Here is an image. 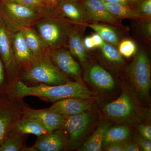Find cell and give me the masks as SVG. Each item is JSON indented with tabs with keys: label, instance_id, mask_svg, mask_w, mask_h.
Segmentation results:
<instances>
[{
	"label": "cell",
	"instance_id": "cell-11",
	"mask_svg": "<svg viewBox=\"0 0 151 151\" xmlns=\"http://www.w3.org/2000/svg\"><path fill=\"white\" fill-rule=\"evenodd\" d=\"M93 102L91 99L67 98L54 102L45 110L64 116H72L91 109Z\"/></svg>",
	"mask_w": 151,
	"mask_h": 151
},
{
	"label": "cell",
	"instance_id": "cell-3",
	"mask_svg": "<svg viewBox=\"0 0 151 151\" xmlns=\"http://www.w3.org/2000/svg\"><path fill=\"white\" fill-rule=\"evenodd\" d=\"M127 72L137 97L143 101L149 100L151 86V67L145 52L141 50L138 52L127 68Z\"/></svg>",
	"mask_w": 151,
	"mask_h": 151
},
{
	"label": "cell",
	"instance_id": "cell-10",
	"mask_svg": "<svg viewBox=\"0 0 151 151\" xmlns=\"http://www.w3.org/2000/svg\"><path fill=\"white\" fill-rule=\"evenodd\" d=\"M50 55L52 62L60 71L73 78L76 82L84 84L80 65L69 52L63 49L57 50L50 53Z\"/></svg>",
	"mask_w": 151,
	"mask_h": 151
},
{
	"label": "cell",
	"instance_id": "cell-18",
	"mask_svg": "<svg viewBox=\"0 0 151 151\" xmlns=\"http://www.w3.org/2000/svg\"><path fill=\"white\" fill-rule=\"evenodd\" d=\"M103 1L109 12L115 17L140 20H147L149 18L139 12L133 10L126 5L120 3L106 2Z\"/></svg>",
	"mask_w": 151,
	"mask_h": 151
},
{
	"label": "cell",
	"instance_id": "cell-19",
	"mask_svg": "<svg viewBox=\"0 0 151 151\" xmlns=\"http://www.w3.org/2000/svg\"><path fill=\"white\" fill-rule=\"evenodd\" d=\"M110 124L105 122L100 124L92 136L81 146L80 151H100L102 150L103 140L106 131Z\"/></svg>",
	"mask_w": 151,
	"mask_h": 151
},
{
	"label": "cell",
	"instance_id": "cell-7",
	"mask_svg": "<svg viewBox=\"0 0 151 151\" xmlns=\"http://www.w3.org/2000/svg\"><path fill=\"white\" fill-rule=\"evenodd\" d=\"M32 147H24L22 151H60L67 149V136L62 128L37 137Z\"/></svg>",
	"mask_w": 151,
	"mask_h": 151
},
{
	"label": "cell",
	"instance_id": "cell-36",
	"mask_svg": "<svg viewBox=\"0 0 151 151\" xmlns=\"http://www.w3.org/2000/svg\"><path fill=\"white\" fill-rule=\"evenodd\" d=\"M83 43L85 48L87 49H92L95 47L91 37H87L85 38L84 39Z\"/></svg>",
	"mask_w": 151,
	"mask_h": 151
},
{
	"label": "cell",
	"instance_id": "cell-14",
	"mask_svg": "<svg viewBox=\"0 0 151 151\" xmlns=\"http://www.w3.org/2000/svg\"><path fill=\"white\" fill-rule=\"evenodd\" d=\"M86 78L90 84L103 91H110L115 87L113 76L99 65H93L89 68Z\"/></svg>",
	"mask_w": 151,
	"mask_h": 151
},
{
	"label": "cell",
	"instance_id": "cell-41",
	"mask_svg": "<svg viewBox=\"0 0 151 151\" xmlns=\"http://www.w3.org/2000/svg\"><path fill=\"white\" fill-rule=\"evenodd\" d=\"M0 19H1V17H0Z\"/></svg>",
	"mask_w": 151,
	"mask_h": 151
},
{
	"label": "cell",
	"instance_id": "cell-15",
	"mask_svg": "<svg viewBox=\"0 0 151 151\" xmlns=\"http://www.w3.org/2000/svg\"><path fill=\"white\" fill-rule=\"evenodd\" d=\"M40 37L46 46L54 47L59 45L63 36L61 27L54 22H41L37 26Z\"/></svg>",
	"mask_w": 151,
	"mask_h": 151
},
{
	"label": "cell",
	"instance_id": "cell-22",
	"mask_svg": "<svg viewBox=\"0 0 151 151\" xmlns=\"http://www.w3.org/2000/svg\"><path fill=\"white\" fill-rule=\"evenodd\" d=\"M68 46L71 54L78 58L82 64H84L87 59L86 48L77 32L73 31L69 34Z\"/></svg>",
	"mask_w": 151,
	"mask_h": 151
},
{
	"label": "cell",
	"instance_id": "cell-30",
	"mask_svg": "<svg viewBox=\"0 0 151 151\" xmlns=\"http://www.w3.org/2000/svg\"><path fill=\"white\" fill-rule=\"evenodd\" d=\"M137 145L139 148L144 151H151V142L150 140L146 139L142 136H137L135 139Z\"/></svg>",
	"mask_w": 151,
	"mask_h": 151
},
{
	"label": "cell",
	"instance_id": "cell-20",
	"mask_svg": "<svg viewBox=\"0 0 151 151\" xmlns=\"http://www.w3.org/2000/svg\"><path fill=\"white\" fill-rule=\"evenodd\" d=\"M23 33L28 46L34 57L39 56L45 52V45L39 36L29 27L20 28Z\"/></svg>",
	"mask_w": 151,
	"mask_h": 151
},
{
	"label": "cell",
	"instance_id": "cell-25",
	"mask_svg": "<svg viewBox=\"0 0 151 151\" xmlns=\"http://www.w3.org/2000/svg\"><path fill=\"white\" fill-rule=\"evenodd\" d=\"M100 47L103 56L109 62L116 64H122L124 62L122 55L114 45L104 42Z\"/></svg>",
	"mask_w": 151,
	"mask_h": 151
},
{
	"label": "cell",
	"instance_id": "cell-28",
	"mask_svg": "<svg viewBox=\"0 0 151 151\" xmlns=\"http://www.w3.org/2000/svg\"><path fill=\"white\" fill-rule=\"evenodd\" d=\"M13 2L20 4L32 8L37 9L41 8L43 6L42 1L39 0H8Z\"/></svg>",
	"mask_w": 151,
	"mask_h": 151
},
{
	"label": "cell",
	"instance_id": "cell-23",
	"mask_svg": "<svg viewBox=\"0 0 151 151\" xmlns=\"http://www.w3.org/2000/svg\"><path fill=\"white\" fill-rule=\"evenodd\" d=\"M26 135L12 129L0 145V151H20L24 147Z\"/></svg>",
	"mask_w": 151,
	"mask_h": 151
},
{
	"label": "cell",
	"instance_id": "cell-32",
	"mask_svg": "<svg viewBox=\"0 0 151 151\" xmlns=\"http://www.w3.org/2000/svg\"><path fill=\"white\" fill-rule=\"evenodd\" d=\"M139 12L147 16L151 15V0H145L142 3L140 8Z\"/></svg>",
	"mask_w": 151,
	"mask_h": 151
},
{
	"label": "cell",
	"instance_id": "cell-9",
	"mask_svg": "<svg viewBox=\"0 0 151 151\" xmlns=\"http://www.w3.org/2000/svg\"><path fill=\"white\" fill-rule=\"evenodd\" d=\"M103 111L108 118L125 120L134 114L136 108L131 94L124 91L116 100L106 104L103 108Z\"/></svg>",
	"mask_w": 151,
	"mask_h": 151
},
{
	"label": "cell",
	"instance_id": "cell-38",
	"mask_svg": "<svg viewBox=\"0 0 151 151\" xmlns=\"http://www.w3.org/2000/svg\"><path fill=\"white\" fill-rule=\"evenodd\" d=\"M51 6H55L57 3V0H45Z\"/></svg>",
	"mask_w": 151,
	"mask_h": 151
},
{
	"label": "cell",
	"instance_id": "cell-29",
	"mask_svg": "<svg viewBox=\"0 0 151 151\" xmlns=\"http://www.w3.org/2000/svg\"><path fill=\"white\" fill-rule=\"evenodd\" d=\"M7 87L8 84L6 83L4 65L0 59V94H5Z\"/></svg>",
	"mask_w": 151,
	"mask_h": 151
},
{
	"label": "cell",
	"instance_id": "cell-34",
	"mask_svg": "<svg viewBox=\"0 0 151 151\" xmlns=\"http://www.w3.org/2000/svg\"><path fill=\"white\" fill-rule=\"evenodd\" d=\"M140 148L137 144L126 141L124 142V151H139Z\"/></svg>",
	"mask_w": 151,
	"mask_h": 151
},
{
	"label": "cell",
	"instance_id": "cell-6",
	"mask_svg": "<svg viewBox=\"0 0 151 151\" xmlns=\"http://www.w3.org/2000/svg\"><path fill=\"white\" fill-rule=\"evenodd\" d=\"M0 54L8 76V85L18 80L17 75V63L15 58L12 35L5 23L0 19Z\"/></svg>",
	"mask_w": 151,
	"mask_h": 151
},
{
	"label": "cell",
	"instance_id": "cell-35",
	"mask_svg": "<svg viewBox=\"0 0 151 151\" xmlns=\"http://www.w3.org/2000/svg\"><path fill=\"white\" fill-rule=\"evenodd\" d=\"M95 47H100L105 42L98 33H94L91 36Z\"/></svg>",
	"mask_w": 151,
	"mask_h": 151
},
{
	"label": "cell",
	"instance_id": "cell-13",
	"mask_svg": "<svg viewBox=\"0 0 151 151\" xmlns=\"http://www.w3.org/2000/svg\"><path fill=\"white\" fill-rule=\"evenodd\" d=\"M84 6L87 16L92 20L123 27L116 17L109 12L102 0H85Z\"/></svg>",
	"mask_w": 151,
	"mask_h": 151
},
{
	"label": "cell",
	"instance_id": "cell-26",
	"mask_svg": "<svg viewBox=\"0 0 151 151\" xmlns=\"http://www.w3.org/2000/svg\"><path fill=\"white\" fill-rule=\"evenodd\" d=\"M61 11L63 15L73 22L79 24L82 23V13L79 8L73 3H64L61 6Z\"/></svg>",
	"mask_w": 151,
	"mask_h": 151
},
{
	"label": "cell",
	"instance_id": "cell-8",
	"mask_svg": "<svg viewBox=\"0 0 151 151\" xmlns=\"http://www.w3.org/2000/svg\"><path fill=\"white\" fill-rule=\"evenodd\" d=\"M4 5L7 17H9L20 28L29 27L41 16V14L39 13L37 9L8 0H5Z\"/></svg>",
	"mask_w": 151,
	"mask_h": 151
},
{
	"label": "cell",
	"instance_id": "cell-21",
	"mask_svg": "<svg viewBox=\"0 0 151 151\" xmlns=\"http://www.w3.org/2000/svg\"><path fill=\"white\" fill-rule=\"evenodd\" d=\"M131 137L130 130L127 126L109 127L105 132L103 145L107 147L112 143L128 141Z\"/></svg>",
	"mask_w": 151,
	"mask_h": 151
},
{
	"label": "cell",
	"instance_id": "cell-33",
	"mask_svg": "<svg viewBox=\"0 0 151 151\" xmlns=\"http://www.w3.org/2000/svg\"><path fill=\"white\" fill-rule=\"evenodd\" d=\"M124 142H117L110 144L106 147L108 151H124Z\"/></svg>",
	"mask_w": 151,
	"mask_h": 151
},
{
	"label": "cell",
	"instance_id": "cell-1",
	"mask_svg": "<svg viewBox=\"0 0 151 151\" xmlns=\"http://www.w3.org/2000/svg\"><path fill=\"white\" fill-rule=\"evenodd\" d=\"M5 94L12 99L19 100L27 96H35L52 103L71 98L92 100L96 96L95 92L77 82L69 81L58 85L40 84L29 86L20 80L8 86Z\"/></svg>",
	"mask_w": 151,
	"mask_h": 151
},
{
	"label": "cell",
	"instance_id": "cell-40",
	"mask_svg": "<svg viewBox=\"0 0 151 151\" xmlns=\"http://www.w3.org/2000/svg\"><path fill=\"white\" fill-rule=\"evenodd\" d=\"M39 1H42V0H39Z\"/></svg>",
	"mask_w": 151,
	"mask_h": 151
},
{
	"label": "cell",
	"instance_id": "cell-16",
	"mask_svg": "<svg viewBox=\"0 0 151 151\" xmlns=\"http://www.w3.org/2000/svg\"><path fill=\"white\" fill-rule=\"evenodd\" d=\"M15 58L17 65L26 67L34 58L21 30L11 34Z\"/></svg>",
	"mask_w": 151,
	"mask_h": 151
},
{
	"label": "cell",
	"instance_id": "cell-39",
	"mask_svg": "<svg viewBox=\"0 0 151 151\" xmlns=\"http://www.w3.org/2000/svg\"><path fill=\"white\" fill-rule=\"evenodd\" d=\"M128 1H130L132 2H135L137 1H139V0H128Z\"/></svg>",
	"mask_w": 151,
	"mask_h": 151
},
{
	"label": "cell",
	"instance_id": "cell-27",
	"mask_svg": "<svg viewBox=\"0 0 151 151\" xmlns=\"http://www.w3.org/2000/svg\"><path fill=\"white\" fill-rule=\"evenodd\" d=\"M119 52L122 55L129 58L136 53L137 46L133 41L125 40L119 44Z\"/></svg>",
	"mask_w": 151,
	"mask_h": 151
},
{
	"label": "cell",
	"instance_id": "cell-37",
	"mask_svg": "<svg viewBox=\"0 0 151 151\" xmlns=\"http://www.w3.org/2000/svg\"><path fill=\"white\" fill-rule=\"evenodd\" d=\"M106 2L117 3L127 5L128 0H103Z\"/></svg>",
	"mask_w": 151,
	"mask_h": 151
},
{
	"label": "cell",
	"instance_id": "cell-2",
	"mask_svg": "<svg viewBox=\"0 0 151 151\" xmlns=\"http://www.w3.org/2000/svg\"><path fill=\"white\" fill-rule=\"evenodd\" d=\"M25 68L23 79L31 83L54 85L65 84L70 81L55 65L48 52L34 57Z\"/></svg>",
	"mask_w": 151,
	"mask_h": 151
},
{
	"label": "cell",
	"instance_id": "cell-12",
	"mask_svg": "<svg viewBox=\"0 0 151 151\" xmlns=\"http://www.w3.org/2000/svg\"><path fill=\"white\" fill-rule=\"evenodd\" d=\"M23 109L24 116L40 121L45 126L47 132H52L61 128L65 120V116L58 113L47 111L44 109H32L25 104Z\"/></svg>",
	"mask_w": 151,
	"mask_h": 151
},
{
	"label": "cell",
	"instance_id": "cell-4",
	"mask_svg": "<svg viewBox=\"0 0 151 151\" xmlns=\"http://www.w3.org/2000/svg\"><path fill=\"white\" fill-rule=\"evenodd\" d=\"M91 109L76 115L65 116L61 128L67 136V149H75L81 145L94 120Z\"/></svg>",
	"mask_w": 151,
	"mask_h": 151
},
{
	"label": "cell",
	"instance_id": "cell-17",
	"mask_svg": "<svg viewBox=\"0 0 151 151\" xmlns=\"http://www.w3.org/2000/svg\"><path fill=\"white\" fill-rule=\"evenodd\" d=\"M13 129L21 134L40 136L47 133L43 123L37 119L24 116L16 124Z\"/></svg>",
	"mask_w": 151,
	"mask_h": 151
},
{
	"label": "cell",
	"instance_id": "cell-24",
	"mask_svg": "<svg viewBox=\"0 0 151 151\" xmlns=\"http://www.w3.org/2000/svg\"><path fill=\"white\" fill-rule=\"evenodd\" d=\"M80 24L88 27L94 30L103 39V40L115 46L119 45V37L116 32L111 28L97 24L81 23Z\"/></svg>",
	"mask_w": 151,
	"mask_h": 151
},
{
	"label": "cell",
	"instance_id": "cell-5",
	"mask_svg": "<svg viewBox=\"0 0 151 151\" xmlns=\"http://www.w3.org/2000/svg\"><path fill=\"white\" fill-rule=\"evenodd\" d=\"M22 100L0 94V145L9 132L24 116Z\"/></svg>",
	"mask_w": 151,
	"mask_h": 151
},
{
	"label": "cell",
	"instance_id": "cell-31",
	"mask_svg": "<svg viewBox=\"0 0 151 151\" xmlns=\"http://www.w3.org/2000/svg\"><path fill=\"white\" fill-rule=\"evenodd\" d=\"M138 130L142 137L151 140V127L150 125L140 124L138 127Z\"/></svg>",
	"mask_w": 151,
	"mask_h": 151
}]
</instances>
